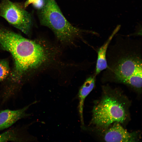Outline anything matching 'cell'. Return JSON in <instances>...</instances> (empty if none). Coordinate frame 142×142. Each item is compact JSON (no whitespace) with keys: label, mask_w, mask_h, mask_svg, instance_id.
I'll return each instance as SVG.
<instances>
[{"label":"cell","mask_w":142,"mask_h":142,"mask_svg":"<svg viewBox=\"0 0 142 142\" xmlns=\"http://www.w3.org/2000/svg\"><path fill=\"white\" fill-rule=\"evenodd\" d=\"M105 129L106 130L103 138L106 142H136L139 140L137 133L128 131L118 122L114 123L111 127Z\"/></svg>","instance_id":"8992f818"},{"label":"cell","mask_w":142,"mask_h":142,"mask_svg":"<svg viewBox=\"0 0 142 142\" xmlns=\"http://www.w3.org/2000/svg\"><path fill=\"white\" fill-rule=\"evenodd\" d=\"M38 0H27L24 4L25 8H26L31 4H33L36 2Z\"/></svg>","instance_id":"4fadbf2b"},{"label":"cell","mask_w":142,"mask_h":142,"mask_svg":"<svg viewBox=\"0 0 142 142\" xmlns=\"http://www.w3.org/2000/svg\"><path fill=\"white\" fill-rule=\"evenodd\" d=\"M96 75L94 73L88 77L80 88L78 93L79 110L81 124L84 125L83 109L84 100L94 87Z\"/></svg>","instance_id":"9c48e42d"},{"label":"cell","mask_w":142,"mask_h":142,"mask_svg":"<svg viewBox=\"0 0 142 142\" xmlns=\"http://www.w3.org/2000/svg\"><path fill=\"white\" fill-rule=\"evenodd\" d=\"M34 102L22 108L16 110L6 109L0 111V131L8 128L19 119L29 115L26 111Z\"/></svg>","instance_id":"52a82bcc"},{"label":"cell","mask_w":142,"mask_h":142,"mask_svg":"<svg viewBox=\"0 0 142 142\" xmlns=\"http://www.w3.org/2000/svg\"><path fill=\"white\" fill-rule=\"evenodd\" d=\"M103 94L94 105L91 124L105 129L115 122L123 123L128 116L127 100L117 89L102 87Z\"/></svg>","instance_id":"3957f363"},{"label":"cell","mask_w":142,"mask_h":142,"mask_svg":"<svg viewBox=\"0 0 142 142\" xmlns=\"http://www.w3.org/2000/svg\"><path fill=\"white\" fill-rule=\"evenodd\" d=\"M9 67L7 60H0V82L3 80L8 75L9 72Z\"/></svg>","instance_id":"8fae6325"},{"label":"cell","mask_w":142,"mask_h":142,"mask_svg":"<svg viewBox=\"0 0 142 142\" xmlns=\"http://www.w3.org/2000/svg\"><path fill=\"white\" fill-rule=\"evenodd\" d=\"M0 46L10 53L14 66L12 80L18 82L26 72L45 68L56 59L57 50L43 39L32 40L25 38L0 22Z\"/></svg>","instance_id":"6da1fadb"},{"label":"cell","mask_w":142,"mask_h":142,"mask_svg":"<svg viewBox=\"0 0 142 142\" xmlns=\"http://www.w3.org/2000/svg\"><path fill=\"white\" fill-rule=\"evenodd\" d=\"M120 27L119 25L116 27L106 41L98 50L95 71L94 73L96 76L102 71L105 70L107 67L106 59L107 50L113 38L118 32Z\"/></svg>","instance_id":"ba28073f"},{"label":"cell","mask_w":142,"mask_h":142,"mask_svg":"<svg viewBox=\"0 0 142 142\" xmlns=\"http://www.w3.org/2000/svg\"><path fill=\"white\" fill-rule=\"evenodd\" d=\"M41 24L53 32L62 43L73 44L76 39L81 38L83 31L73 26L65 18L55 0H45V4L38 10Z\"/></svg>","instance_id":"277c9868"},{"label":"cell","mask_w":142,"mask_h":142,"mask_svg":"<svg viewBox=\"0 0 142 142\" xmlns=\"http://www.w3.org/2000/svg\"><path fill=\"white\" fill-rule=\"evenodd\" d=\"M107 67L101 80L122 83L136 90L142 88V43L122 37L111 42L106 54Z\"/></svg>","instance_id":"7a4b0ae2"},{"label":"cell","mask_w":142,"mask_h":142,"mask_svg":"<svg viewBox=\"0 0 142 142\" xmlns=\"http://www.w3.org/2000/svg\"><path fill=\"white\" fill-rule=\"evenodd\" d=\"M20 140L17 133L12 130H8L0 134V142L20 141Z\"/></svg>","instance_id":"30bf717a"},{"label":"cell","mask_w":142,"mask_h":142,"mask_svg":"<svg viewBox=\"0 0 142 142\" xmlns=\"http://www.w3.org/2000/svg\"><path fill=\"white\" fill-rule=\"evenodd\" d=\"M24 4L10 0H2L0 3V16L10 24L26 34L31 32L33 25L32 16Z\"/></svg>","instance_id":"5b68a950"},{"label":"cell","mask_w":142,"mask_h":142,"mask_svg":"<svg viewBox=\"0 0 142 142\" xmlns=\"http://www.w3.org/2000/svg\"><path fill=\"white\" fill-rule=\"evenodd\" d=\"M45 4V0H38L32 4L33 6L38 10L42 9Z\"/></svg>","instance_id":"7c38bea8"}]
</instances>
